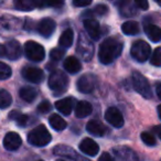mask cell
<instances>
[{"label": "cell", "instance_id": "obj_24", "mask_svg": "<svg viewBox=\"0 0 161 161\" xmlns=\"http://www.w3.org/2000/svg\"><path fill=\"white\" fill-rule=\"evenodd\" d=\"M19 95H20V97L25 102L32 103V102L36 99V95H38V92H36L33 87H31V86H25V87H22L19 91Z\"/></svg>", "mask_w": 161, "mask_h": 161}, {"label": "cell", "instance_id": "obj_6", "mask_svg": "<svg viewBox=\"0 0 161 161\" xmlns=\"http://www.w3.org/2000/svg\"><path fill=\"white\" fill-rule=\"evenodd\" d=\"M76 52L80 58L85 62L92 60L94 55V45L93 43L85 36V34H80L78 36L77 45H76Z\"/></svg>", "mask_w": 161, "mask_h": 161}, {"label": "cell", "instance_id": "obj_18", "mask_svg": "<svg viewBox=\"0 0 161 161\" xmlns=\"http://www.w3.org/2000/svg\"><path fill=\"white\" fill-rule=\"evenodd\" d=\"M14 6L19 11H32L39 6L38 0H14Z\"/></svg>", "mask_w": 161, "mask_h": 161}, {"label": "cell", "instance_id": "obj_45", "mask_svg": "<svg viewBox=\"0 0 161 161\" xmlns=\"http://www.w3.org/2000/svg\"><path fill=\"white\" fill-rule=\"evenodd\" d=\"M39 161H43V160H39Z\"/></svg>", "mask_w": 161, "mask_h": 161}, {"label": "cell", "instance_id": "obj_19", "mask_svg": "<svg viewBox=\"0 0 161 161\" xmlns=\"http://www.w3.org/2000/svg\"><path fill=\"white\" fill-rule=\"evenodd\" d=\"M93 106L86 101H80L75 106V116L77 118H85L92 114Z\"/></svg>", "mask_w": 161, "mask_h": 161}, {"label": "cell", "instance_id": "obj_14", "mask_svg": "<svg viewBox=\"0 0 161 161\" xmlns=\"http://www.w3.org/2000/svg\"><path fill=\"white\" fill-rule=\"evenodd\" d=\"M6 47V58H8L9 60L14 61L17 58H19L21 56V45L18 41L11 40L9 42H7L5 44Z\"/></svg>", "mask_w": 161, "mask_h": 161}, {"label": "cell", "instance_id": "obj_32", "mask_svg": "<svg viewBox=\"0 0 161 161\" xmlns=\"http://www.w3.org/2000/svg\"><path fill=\"white\" fill-rule=\"evenodd\" d=\"M150 63L153 66H161V47H157L154 50V52L151 55V58H150Z\"/></svg>", "mask_w": 161, "mask_h": 161}, {"label": "cell", "instance_id": "obj_30", "mask_svg": "<svg viewBox=\"0 0 161 161\" xmlns=\"http://www.w3.org/2000/svg\"><path fill=\"white\" fill-rule=\"evenodd\" d=\"M65 51L63 49H60V47H55V49L51 50L50 52V58L54 62H58L60 60H62V58L64 56Z\"/></svg>", "mask_w": 161, "mask_h": 161}, {"label": "cell", "instance_id": "obj_23", "mask_svg": "<svg viewBox=\"0 0 161 161\" xmlns=\"http://www.w3.org/2000/svg\"><path fill=\"white\" fill-rule=\"evenodd\" d=\"M49 123L51 125V127L53 129H55L56 131H62L66 128V121L58 114H53L50 116L49 118Z\"/></svg>", "mask_w": 161, "mask_h": 161}, {"label": "cell", "instance_id": "obj_17", "mask_svg": "<svg viewBox=\"0 0 161 161\" xmlns=\"http://www.w3.org/2000/svg\"><path fill=\"white\" fill-rule=\"evenodd\" d=\"M63 67L66 69L69 73L76 74L82 69V64H80V60L75 56H69L64 60L63 62Z\"/></svg>", "mask_w": 161, "mask_h": 161}, {"label": "cell", "instance_id": "obj_40", "mask_svg": "<svg viewBox=\"0 0 161 161\" xmlns=\"http://www.w3.org/2000/svg\"><path fill=\"white\" fill-rule=\"evenodd\" d=\"M153 130H154V132L157 134V136H158L159 138L161 139V125L156 126V127L153 128Z\"/></svg>", "mask_w": 161, "mask_h": 161}, {"label": "cell", "instance_id": "obj_8", "mask_svg": "<svg viewBox=\"0 0 161 161\" xmlns=\"http://www.w3.org/2000/svg\"><path fill=\"white\" fill-rule=\"evenodd\" d=\"M97 78L94 74H84L78 78L76 86H77V90L83 94H88V93H92L94 91L95 86H96Z\"/></svg>", "mask_w": 161, "mask_h": 161}, {"label": "cell", "instance_id": "obj_27", "mask_svg": "<svg viewBox=\"0 0 161 161\" xmlns=\"http://www.w3.org/2000/svg\"><path fill=\"white\" fill-rule=\"evenodd\" d=\"M121 31L127 36H135L139 32V25L136 21H126L121 25Z\"/></svg>", "mask_w": 161, "mask_h": 161}, {"label": "cell", "instance_id": "obj_28", "mask_svg": "<svg viewBox=\"0 0 161 161\" xmlns=\"http://www.w3.org/2000/svg\"><path fill=\"white\" fill-rule=\"evenodd\" d=\"M11 103H12L11 95L6 90L0 91V107L3 108V109H6V108L11 105Z\"/></svg>", "mask_w": 161, "mask_h": 161}, {"label": "cell", "instance_id": "obj_12", "mask_svg": "<svg viewBox=\"0 0 161 161\" xmlns=\"http://www.w3.org/2000/svg\"><path fill=\"white\" fill-rule=\"evenodd\" d=\"M80 150L86 156L95 157L99 151V146L91 138H84L80 143Z\"/></svg>", "mask_w": 161, "mask_h": 161}, {"label": "cell", "instance_id": "obj_31", "mask_svg": "<svg viewBox=\"0 0 161 161\" xmlns=\"http://www.w3.org/2000/svg\"><path fill=\"white\" fill-rule=\"evenodd\" d=\"M11 74L12 72L9 65H7L3 62L0 63V78L1 80H7V78H9L11 76Z\"/></svg>", "mask_w": 161, "mask_h": 161}, {"label": "cell", "instance_id": "obj_7", "mask_svg": "<svg viewBox=\"0 0 161 161\" xmlns=\"http://www.w3.org/2000/svg\"><path fill=\"white\" fill-rule=\"evenodd\" d=\"M25 56L30 61L33 62H41L45 58V51L44 47L40 43L36 41H28L25 44Z\"/></svg>", "mask_w": 161, "mask_h": 161}, {"label": "cell", "instance_id": "obj_2", "mask_svg": "<svg viewBox=\"0 0 161 161\" xmlns=\"http://www.w3.org/2000/svg\"><path fill=\"white\" fill-rule=\"evenodd\" d=\"M52 140L51 134L47 129L44 125H40L32 129L28 135V141L30 145L36 146V147H44L49 145Z\"/></svg>", "mask_w": 161, "mask_h": 161}, {"label": "cell", "instance_id": "obj_9", "mask_svg": "<svg viewBox=\"0 0 161 161\" xmlns=\"http://www.w3.org/2000/svg\"><path fill=\"white\" fill-rule=\"evenodd\" d=\"M21 74H22L23 78H25L27 80H29V82L34 84L42 83L43 78H44V73H43L42 69L34 66L23 67Z\"/></svg>", "mask_w": 161, "mask_h": 161}, {"label": "cell", "instance_id": "obj_34", "mask_svg": "<svg viewBox=\"0 0 161 161\" xmlns=\"http://www.w3.org/2000/svg\"><path fill=\"white\" fill-rule=\"evenodd\" d=\"M51 108L52 105L49 101H43L38 105V112L41 113V114H47L51 110Z\"/></svg>", "mask_w": 161, "mask_h": 161}, {"label": "cell", "instance_id": "obj_10", "mask_svg": "<svg viewBox=\"0 0 161 161\" xmlns=\"http://www.w3.org/2000/svg\"><path fill=\"white\" fill-rule=\"evenodd\" d=\"M105 119L113 127L120 128L124 126V117L116 107H109L105 113Z\"/></svg>", "mask_w": 161, "mask_h": 161}, {"label": "cell", "instance_id": "obj_3", "mask_svg": "<svg viewBox=\"0 0 161 161\" xmlns=\"http://www.w3.org/2000/svg\"><path fill=\"white\" fill-rule=\"evenodd\" d=\"M67 86H69V78L62 71L55 69L53 73H51L49 77V87L55 94L64 93L67 90Z\"/></svg>", "mask_w": 161, "mask_h": 161}, {"label": "cell", "instance_id": "obj_37", "mask_svg": "<svg viewBox=\"0 0 161 161\" xmlns=\"http://www.w3.org/2000/svg\"><path fill=\"white\" fill-rule=\"evenodd\" d=\"M135 3L138 6L139 9L147 10L148 8H149V3H148V0H135Z\"/></svg>", "mask_w": 161, "mask_h": 161}, {"label": "cell", "instance_id": "obj_44", "mask_svg": "<svg viewBox=\"0 0 161 161\" xmlns=\"http://www.w3.org/2000/svg\"><path fill=\"white\" fill-rule=\"evenodd\" d=\"M56 161H65V160H63V159H60V160H56Z\"/></svg>", "mask_w": 161, "mask_h": 161}, {"label": "cell", "instance_id": "obj_41", "mask_svg": "<svg viewBox=\"0 0 161 161\" xmlns=\"http://www.w3.org/2000/svg\"><path fill=\"white\" fill-rule=\"evenodd\" d=\"M1 56H3V58H6V47H5V44H3L1 45Z\"/></svg>", "mask_w": 161, "mask_h": 161}, {"label": "cell", "instance_id": "obj_1", "mask_svg": "<svg viewBox=\"0 0 161 161\" xmlns=\"http://www.w3.org/2000/svg\"><path fill=\"white\" fill-rule=\"evenodd\" d=\"M123 42L116 38H108L99 45L98 58L103 64L113 63L123 52Z\"/></svg>", "mask_w": 161, "mask_h": 161}, {"label": "cell", "instance_id": "obj_25", "mask_svg": "<svg viewBox=\"0 0 161 161\" xmlns=\"http://www.w3.org/2000/svg\"><path fill=\"white\" fill-rule=\"evenodd\" d=\"M73 39H74L73 30H72V29H66L62 33V36H60L58 43H60L61 47H64V49H69V47H71L72 43H73Z\"/></svg>", "mask_w": 161, "mask_h": 161}, {"label": "cell", "instance_id": "obj_4", "mask_svg": "<svg viewBox=\"0 0 161 161\" xmlns=\"http://www.w3.org/2000/svg\"><path fill=\"white\" fill-rule=\"evenodd\" d=\"M131 80H132V85L136 92L140 94L142 97L149 99L152 96L151 88H150L149 82L148 80L139 72H134L131 74Z\"/></svg>", "mask_w": 161, "mask_h": 161}, {"label": "cell", "instance_id": "obj_16", "mask_svg": "<svg viewBox=\"0 0 161 161\" xmlns=\"http://www.w3.org/2000/svg\"><path fill=\"white\" fill-rule=\"evenodd\" d=\"M74 103H75V99L72 98V97H66V98H62L56 102L55 107L60 113H62L63 115L67 116V115L71 114V112L73 110Z\"/></svg>", "mask_w": 161, "mask_h": 161}, {"label": "cell", "instance_id": "obj_20", "mask_svg": "<svg viewBox=\"0 0 161 161\" xmlns=\"http://www.w3.org/2000/svg\"><path fill=\"white\" fill-rule=\"evenodd\" d=\"M86 130L90 132L91 135L96 137H102L105 135L106 128L104 127V125L102 123L97 120H90L86 125Z\"/></svg>", "mask_w": 161, "mask_h": 161}, {"label": "cell", "instance_id": "obj_39", "mask_svg": "<svg viewBox=\"0 0 161 161\" xmlns=\"http://www.w3.org/2000/svg\"><path fill=\"white\" fill-rule=\"evenodd\" d=\"M156 92H157V95H158V97L161 99V82H159V83H156Z\"/></svg>", "mask_w": 161, "mask_h": 161}, {"label": "cell", "instance_id": "obj_35", "mask_svg": "<svg viewBox=\"0 0 161 161\" xmlns=\"http://www.w3.org/2000/svg\"><path fill=\"white\" fill-rule=\"evenodd\" d=\"M94 12L98 14V16H104V14H106L108 12V7L106 5H103V3L97 5L94 9Z\"/></svg>", "mask_w": 161, "mask_h": 161}, {"label": "cell", "instance_id": "obj_21", "mask_svg": "<svg viewBox=\"0 0 161 161\" xmlns=\"http://www.w3.org/2000/svg\"><path fill=\"white\" fill-rule=\"evenodd\" d=\"M116 156L118 157L119 159L125 161H138L137 159V156L135 154L134 151H131L128 148L124 147V148H117V149H114Z\"/></svg>", "mask_w": 161, "mask_h": 161}, {"label": "cell", "instance_id": "obj_22", "mask_svg": "<svg viewBox=\"0 0 161 161\" xmlns=\"http://www.w3.org/2000/svg\"><path fill=\"white\" fill-rule=\"evenodd\" d=\"M145 33L152 42H158L161 40V29L156 25H147L145 27Z\"/></svg>", "mask_w": 161, "mask_h": 161}, {"label": "cell", "instance_id": "obj_11", "mask_svg": "<svg viewBox=\"0 0 161 161\" xmlns=\"http://www.w3.org/2000/svg\"><path fill=\"white\" fill-rule=\"evenodd\" d=\"M22 143V139L17 132L10 131L3 138V147L9 151H14V150L19 149Z\"/></svg>", "mask_w": 161, "mask_h": 161}, {"label": "cell", "instance_id": "obj_13", "mask_svg": "<svg viewBox=\"0 0 161 161\" xmlns=\"http://www.w3.org/2000/svg\"><path fill=\"white\" fill-rule=\"evenodd\" d=\"M55 27L56 25L54 20H52L50 18L42 19L38 25V32L44 38H50L51 34L54 32V30H55Z\"/></svg>", "mask_w": 161, "mask_h": 161}, {"label": "cell", "instance_id": "obj_42", "mask_svg": "<svg viewBox=\"0 0 161 161\" xmlns=\"http://www.w3.org/2000/svg\"><path fill=\"white\" fill-rule=\"evenodd\" d=\"M157 110H158V115H159V118L161 119V105H159V106H158V109H157Z\"/></svg>", "mask_w": 161, "mask_h": 161}, {"label": "cell", "instance_id": "obj_38", "mask_svg": "<svg viewBox=\"0 0 161 161\" xmlns=\"http://www.w3.org/2000/svg\"><path fill=\"white\" fill-rule=\"evenodd\" d=\"M98 161H115V160H114V158L108 153V152H104V153L101 154Z\"/></svg>", "mask_w": 161, "mask_h": 161}, {"label": "cell", "instance_id": "obj_5", "mask_svg": "<svg viewBox=\"0 0 161 161\" xmlns=\"http://www.w3.org/2000/svg\"><path fill=\"white\" fill-rule=\"evenodd\" d=\"M151 53V47L146 41L138 40L135 41L130 49V54L131 56L139 63H143L150 58Z\"/></svg>", "mask_w": 161, "mask_h": 161}, {"label": "cell", "instance_id": "obj_43", "mask_svg": "<svg viewBox=\"0 0 161 161\" xmlns=\"http://www.w3.org/2000/svg\"><path fill=\"white\" fill-rule=\"evenodd\" d=\"M154 1H156V3H158V5H159V6H160V7H161V0H154Z\"/></svg>", "mask_w": 161, "mask_h": 161}, {"label": "cell", "instance_id": "obj_33", "mask_svg": "<svg viewBox=\"0 0 161 161\" xmlns=\"http://www.w3.org/2000/svg\"><path fill=\"white\" fill-rule=\"evenodd\" d=\"M141 140L143 141V143H146L147 146H154L157 143V140L154 138V136L150 132H147V131H143L141 134Z\"/></svg>", "mask_w": 161, "mask_h": 161}, {"label": "cell", "instance_id": "obj_26", "mask_svg": "<svg viewBox=\"0 0 161 161\" xmlns=\"http://www.w3.org/2000/svg\"><path fill=\"white\" fill-rule=\"evenodd\" d=\"M9 118L16 121L20 127H25L28 125V121H29V117L22 113L18 112V110H12L9 114Z\"/></svg>", "mask_w": 161, "mask_h": 161}, {"label": "cell", "instance_id": "obj_36", "mask_svg": "<svg viewBox=\"0 0 161 161\" xmlns=\"http://www.w3.org/2000/svg\"><path fill=\"white\" fill-rule=\"evenodd\" d=\"M91 3H92V0H73V5L75 7H86Z\"/></svg>", "mask_w": 161, "mask_h": 161}, {"label": "cell", "instance_id": "obj_15", "mask_svg": "<svg viewBox=\"0 0 161 161\" xmlns=\"http://www.w3.org/2000/svg\"><path fill=\"white\" fill-rule=\"evenodd\" d=\"M84 28H85L86 32L93 40L97 41L101 38V27H99V23L96 20H94V19H85L84 20Z\"/></svg>", "mask_w": 161, "mask_h": 161}, {"label": "cell", "instance_id": "obj_29", "mask_svg": "<svg viewBox=\"0 0 161 161\" xmlns=\"http://www.w3.org/2000/svg\"><path fill=\"white\" fill-rule=\"evenodd\" d=\"M39 7H53L58 8L64 3V0H38Z\"/></svg>", "mask_w": 161, "mask_h": 161}]
</instances>
